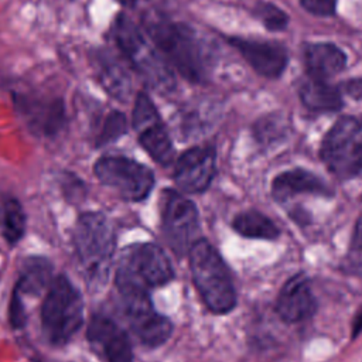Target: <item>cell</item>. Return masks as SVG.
Masks as SVG:
<instances>
[{
    "mask_svg": "<svg viewBox=\"0 0 362 362\" xmlns=\"http://www.w3.org/2000/svg\"><path fill=\"white\" fill-rule=\"evenodd\" d=\"M52 274L51 263L44 257H28L23 267L21 276L14 290H17L21 296H37L40 294L49 283Z\"/></svg>",
    "mask_w": 362,
    "mask_h": 362,
    "instance_id": "obj_21",
    "label": "cell"
},
{
    "mask_svg": "<svg viewBox=\"0 0 362 362\" xmlns=\"http://www.w3.org/2000/svg\"><path fill=\"white\" fill-rule=\"evenodd\" d=\"M256 14L262 20L264 27L273 31L283 30L288 23V17L286 16V13L270 3H259L256 7Z\"/></svg>",
    "mask_w": 362,
    "mask_h": 362,
    "instance_id": "obj_25",
    "label": "cell"
},
{
    "mask_svg": "<svg viewBox=\"0 0 362 362\" xmlns=\"http://www.w3.org/2000/svg\"><path fill=\"white\" fill-rule=\"evenodd\" d=\"M20 103L27 123L34 132L51 136L61 129L64 123V109L61 102L23 99Z\"/></svg>",
    "mask_w": 362,
    "mask_h": 362,
    "instance_id": "obj_18",
    "label": "cell"
},
{
    "mask_svg": "<svg viewBox=\"0 0 362 362\" xmlns=\"http://www.w3.org/2000/svg\"><path fill=\"white\" fill-rule=\"evenodd\" d=\"M352 245L356 250L362 252V214L358 218L356 223H355V230H354V236H352Z\"/></svg>",
    "mask_w": 362,
    "mask_h": 362,
    "instance_id": "obj_29",
    "label": "cell"
},
{
    "mask_svg": "<svg viewBox=\"0 0 362 362\" xmlns=\"http://www.w3.org/2000/svg\"><path fill=\"white\" fill-rule=\"evenodd\" d=\"M272 194L276 201L281 202L298 194L331 197L332 189L314 173L303 168H294L274 177L272 182Z\"/></svg>",
    "mask_w": 362,
    "mask_h": 362,
    "instance_id": "obj_16",
    "label": "cell"
},
{
    "mask_svg": "<svg viewBox=\"0 0 362 362\" xmlns=\"http://www.w3.org/2000/svg\"><path fill=\"white\" fill-rule=\"evenodd\" d=\"M301 6L317 16H332L335 13L337 0H298Z\"/></svg>",
    "mask_w": 362,
    "mask_h": 362,
    "instance_id": "obj_26",
    "label": "cell"
},
{
    "mask_svg": "<svg viewBox=\"0 0 362 362\" xmlns=\"http://www.w3.org/2000/svg\"><path fill=\"white\" fill-rule=\"evenodd\" d=\"M304 61L310 76L327 81L344 69L346 57L335 44L314 42L305 47Z\"/></svg>",
    "mask_w": 362,
    "mask_h": 362,
    "instance_id": "obj_17",
    "label": "cell"
},
{
    "mask_svg": "<svg viewBox=\"0 0 362 362\" xmlns=\"http://www.w3.org/2000/svg\"><path fill=\"white\" fill-rule=\"evenodd\" d=\"M215 158V150L211 146L192 147L182 153L174 168V180L180 189L188 194L205 191L216 171Z\"/></svg>",
    "mask_w": 362,
    "mask_h": 362,
    "instance_id": "obj_12",
    "label": "cell"
},
{
    "mask_svg": "<svg viewBox=\"0 0 362 362\" xmlns=\"http://www.w3.org/2000/svg\"><path fill=\"white\" fill-rule=\"evenodd\" d=\"M143 25L157 49L184 78L192 82H201L205 78L206 54L192 30L156 11L143 16Z\"/></svg>",
    "mask_w": 362,
    "mask_h": 362,
    "instance_id": "obj_1",
    "label": "cell"
},
{
    "mask_svg": "<svg viewBox=\"0 0 362 362\" xmlns=\"http://www.w3.org/2000/svg\"><path fill=\"white\" fill-rule=\"evenodd\" d=\"M161 226L170 247L178 256L185 255L199 230L195 204L178 191L165 189L161 198Z\"/></svg>",
    "mask_w": 362,
    "mask_h": 362,
    "instance_id": "obj_9",
    "label": "cell"
},
{
    "mask_svg": "<svg viewBox=\"0 0 362 362\" xmlns=\"http://www.w3.org/2000/svg\"><path fill=\"white\" fill-rule=\"evenodd\" d=\"M298 95L301 102L311 110L332 112L342 106V98L337 88L328 85L322 79L310 76L300 85Z\"/></svg>",
    "mask_w": 362,
    "mask_h": 362,
    "instance_id": "obj_20",
    "label": "cell"
},
{
    "mask_svg": "<svg viewBox=\"0 0 362 362\" xmlns=\"http://www.w3.org/2000/svg\"><path fill=\"white\" fill-rule=\"evenodd\" d=\"M98 180L127 201H143L154 187V174L144 164L123 156H105L95 164Z\"/></svg>",
    "mask_w": 362,
    "mask_h": 362,
    "instance_id": "obj_8",
    "label": "cell"
},
{
    "mask_svg": "<svg viewBox=\"0 0 362 362\" xmlns=\"http://www.w3.org/2000/svg\"><path fill=\"white\" fill-rule=\"evenodd\" d=\"M232 228L242 236L250 239L273 240L280 235V229L264 214L250 209L238 214L233 218Z\"/></svg>",
    "mask_w": 362,
    "mask_h": 362,
    "instance_id": "obj_22",
    "label": "cell"
},
{
    "mask_svg": "<svg viewBox=\"0 0 362 362\" xmlns=\"http://www.w3.org/2000/svg\"><path fill=\"white\" fill-rule=\"evenodd\" d=\"M126 132V117L120 112H110L103 122L98 144H106L115 141Z\"/></svg>",
    "mask_w": 362,
    "mask_h": 362,
    "instance_id": "obj_24",
    "label": "cell"
},
{
    "mask_svg": "<svg viewBox=\"0 0 362 362\" xmlns=\"http://www.w3.org/2000/svg\"><path fill=\"white\" fill-rule=\"evenodd\" d=\"M133 126L139 141L150 157L161 165L174 160L171 139L160 119V115L146 93H139L133 109Z\"/></svg>",
    "mask_w": 362,
    "mask_h": 362,
    "instance_id": "obj_11",
    "label": "cell"
},
{
    "mask_svg": "<svg viewBox=\"0 0 362 362\" xmlns=\"http://www.w3.org/2000/svg\"><path fill=\"white\" fill-rule=\"evenodd\" d=\"M174 277L173 266L164 250L150 242L123 249L117 270V290H146L167 284Z\"/></svg>",
    "mask_w": 362,
    "mask_h": 362,
    "instance_id": "obj_6",
    "label": "cell"
},
{
    "mask_svg": "<svg viewBox=\"0 0 362 362\" xmlns=\"http://www.w3.org/2000/svg\"><path fill=\"white\" fill-rule=\"evenodd\" d=\"M96 71L103 88L117 99H127L132 90V82L123 65L109 52L96 55Z\"/></svg>",
    "mask_w": 362,
    "mask_h": 362,
    "instance_id": "obj_19",
    "label": "cell"
},
{
    "mask_svg": "<svg viewBox=\"0 0 362 362\" xmlns=\"http://www.w3.org/2000/svg\"><path fill=\"white\" fill-rule=\"evenodd\" d=\"M83 321V301L76 287L65 277L54 279L41 308V327L47 341L62 346L72 339Z\"/></svg>",
    "mask_w": 362,
    "mask_h": 362,
    "instance_id": "obj_5",
    "label": "cell"
},
{
    "mask_svg": "<svg viewBox=\"0 0 362 362\" xmlns=\"http://www.w3.org/2000/svg\"><path fill=\"white\" fill-rule=\"evenodd\" d=\"M362 331V308L356 313L355 318H354V322H352V335L356 337L359 335V332Z\"/></svg>",
    "mask_w": 362,
    "mask_h": 362,
    "instance_id": "obj_30",
    "label": "cell"
},
{
    "mask_svg": "<svg viewBox=\"0 0 362 362\" xmlns=\"http://www.w3.org/2000/svg\"><path fill=\"white\" fill-rule=\"evenodd\" d=\"M276 310L279 317L290 324L307 321L315 314L317 300L304 274H296L284 283L277 296Z\"/></svg>",
    "mask_w": 362,
    "mask_h": 362,
    "instance_id": "obj_14",
    "label": "cell"
},
{
    "mask_svg": "<svg viewBox=\"0 0 362 362\" xmlns=\"http://www.w3.org/2000/svg\"><path fill=\"white\" fill-rule=\"evenodd\" d=\"M229 42L262 76L277 78L283 74L287 65V52L280 44L238 37L230 38Z\"/></svg>",
    "mask_w": 362,
    "mask_h": 362,
    "instance_id": "obj_15",
    "label": "cell"
},
{
    "mask_svg": "<svg viewBox=\"0 0 362 362\" xmlns=\"http://www.w3.org/2000/svg\"><path fill=\"white\" fill-rule=\"evenodd\" d=\"M189 269L195 287L215 314H226L236 305L230 273L218 250L206 240L197 239L188 250Z\"/></svg>",
    "mask_w": 362,
    "mask_h": 362,
    "instance_id": "obj_3",
    "label": "cell"
},
{
    "mask_svg": "<svg viewBox=\"0 0 362 362\" xmlns=\"http://www.w3.org/2000/svg\"><path fill=\"white\" fill-rule=\"evenodd\" d=\"M344 90L355 99H362V79H354L344 85Z\"/></svg>",
    "mask_w": 362,
    "mask_h": 362,
    "instance_id": "obj_28",
    "label": "cell"
},
{
    "mask_svg": "<svg viewBox=\"0 0 362 362\" xmlns=\"http://www.w3.org/2000/svg\"><path fill=\"white\" fill-rule=\"evenodd\" d=\"M3 236L8 243H16L21 239L25 230V216L23 206L17 199H7L0 212Z\"/></svg>",
    "mask_w": 362,
    "mask_h": 362,
    "instance_id": "obj_23",
    "label": "cell"
},
{
    "mask_svg": "<svg viewBox=\"0 0 362 362\" xmlns=\"http://www.w3.org/2000/svg\"><path fill=\"white\" fill-rule=\"evenodd\" d=\"M321 160L339 178L362 171V116H344L325 134Z\"/></svg>",
    "mask_w": 362,
    "mask_h": 362,
    "instance_id": "obj_7",
    "label": "cell"
},
{
    "mask_svg": "<svg viewBox=\"0 0 362 362\" xmlns=\"http://www.w3.org/2000/svg\"><path fill=\"white\" fill-rule=\"evenodd\" d=\"M113 37L130 65L150 88L160 93L173 92L175 79L168 62L127 16H117L113 23Z\"/></svg>",
    "mask_w": 362,
    "mask_h": 362,
    "instance_id": "obj_4",
    "label": "cell"
},
{
    "mask_svg": "<svg viewBox=\"0 0 362 362\" xmlns=\"http://www.w3.org/2000/svg\"><path fill=\"white\" fill-rule=\"evenodd\" d=\"M86 337L105 362H133L130 339L112 318L102 314L93 315Z\"/></svg>",
    "mask_w": 362,
    "mask_h": 362,
    "instance_id": "obj_13",
    "label": "cell"
},
{
    "mask_svg": "<svg viewBox=\"0 0 362 362\" xmlns=\"http://www.w3.org/2000/svg\"><path fill=\"white\" fill-rule=\"evenodd\" d=\"M74 243L79 269L89 288L106 284L115 253V232L109 219L100 212L82 214L75 226Z\"/></svg>",
    "mask_w": 362,
    "mask_h": 362,
    "instance_id": "obj_2",
    "label": "cell"
},
{
    "mask_svg": "<svg viewBox=\"0 0 362 362\" xmlns=\"http://www.w3.org/2000/svg\"><path fill=\"white\" fill-rule=\"evenodd\" d=\"M130 329L147 346H160L173 332L171 321L158 314L146 290H119Z\"/></svg>",
    "mask_w": 362,
    "mask_h": 362,
    "instance_id": "obj_10",
    "label": "cell"
},
{
    "mask_svg": "<svg viewBox=\"0 0 362 362\" xmlns=\"http://www.w3.org/2000/svg\"><path fill=\"white\" fill-rule=\"evenodd\" d=\"M10 321L14 328H18L24 324V308L21 301V294L14 290L11 296V304H10Z\"/></svg>",
    "mask_w": 362,
    "mask_h": 362,
    "instance_id": "obj_27",
    "label": "cell"
},
{
    "mask_svg": "<svg viewBox=\"0 0 362 362\" xmlns=\"http://www.w3.org/2000/svg\"><path fill=\"white\" fill-rule=\"evenodd\" d=\"M122 4H124V6H127V7H133L139 0H119Z\"/></svg>",
    "mask_w": 362,
    "mask_h": 362,
    "instance_id": "obj_31",
    "label": "cell"
}]
</instances>
